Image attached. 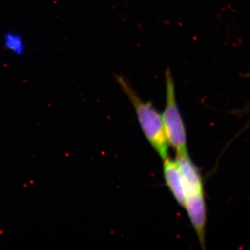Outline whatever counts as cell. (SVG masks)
Returning a JSON list of instances; mask_svg holds the SVG:
<instances>
[{
    "mask_svg": "<svg viewBox=\"0 0 250 250\" xmlns=\"http://www.w3.org/2000/svg\"><path fill=\"white\" fill-rule=\"evenodd\" d=\"M2 46L4 50L15 56L24 55L27 49L24 36L21 33L13 30L3 34Z\"/></svg>",
    "mask_w": 250,
    "mask_h": 250,
    "instance_id": "6",
    "label": "cell"
},
{
    "mask_svg": "<svg viewBox=\"0 0 250 250\" xmlns=\"http://www.w3.org/2000/svg\"><path fill=\"white\" fill-rule=\"evenodd\" d=\"M163 170L166 185L179 205L184 207L186 201L185 193L177 161L167 157L164 160Z\"/></svg>",
    "mask_w": 250,
    "mask_h": 250,
    "instance_id": "5",
    "label": "cell"
},
{
    "mask_svg": "<svg viewBox=\"0 0 250 250\" xmlns=\"http://www.w3.org/2000/svg\"><path fill=\"white\" fill-rule=\"evenodd\" d=\"M118 84L134 106L140 125L146 139L163 161L168 157L169 144L164 131L162 118L150 103L140 98L127 80L122 75H115Z\"/></svg>",
    "mask_w": 250,
    "mask_h": 250,
    "instance_id": "1",
    "label": "cell"
},
{
    "mask_svg": "<svg viewBox=\"0 0 250 250\" xmlns=\"http://www.w3.org/2000/svg\"><path fill=\"white\" fill-rule=\"evenodd\" d=\"M184 208L187 209L190 223L193 226L202 248L205 249L207 207L205 192L186 197Z\"/></svg>",
    "mask_w": 250,
    "mask_h": 250,
    "instance_id": "3",
    "label": "cell"
},
{
    "mask_svg": "<svg viewBox=\"0 0 250 250\" xmlns=\"http://www.w3.org/2000/svg\"><path fill=\"white\" fill-rule=\"evenodd\" d=\"M176 161L182 177L185 198L190 195L205 192L201 174L189 157L188 154L177 155Z\"/></svg>",
    "mask_w": 250,
    "mask_h": 250,
    "instance_id": "4",
    "label": "cell"
},
{
    "mask_svg": "<svg viewBox=\"0 0 250 250\" xmlns=\"http://www.w3.org/2000/svg\"><path fill=\"white\" fill-rule=\"evenodd\" d=\"M166 106L161 115L164 131L168 144L174 148L177 155L188 154L187 132L176 100L175 84L170 69L165 72Z\"/></svg>",
    "mask_w": 250,
    "mask_h": 250,
    "instance_id": "2",
    "label": "cell"
}]
</instances>
